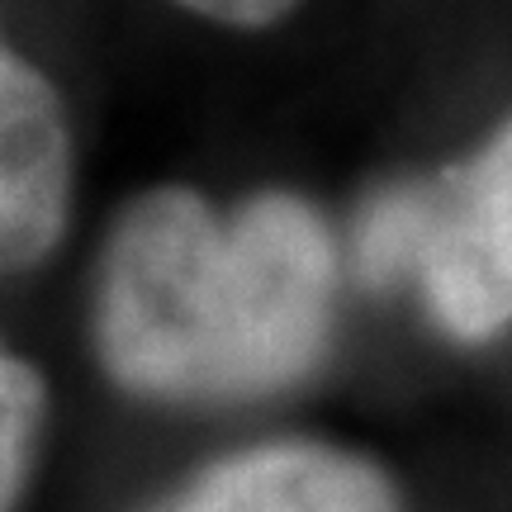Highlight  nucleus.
I'll use <instances>...</instances> for the list:
<instances>
[{
	"label": "nucleus",
	"mask_w": 512,
	"mask_h": 512,
	"mask_svg": "<svg viewBox=\"0 0 512 512\" xmlns=\"http://www.w3.org/2000/svg\"><path fill=\"white\" fill-rule=\"evenodd\" d=\"M337 247L299 195L233 209L162 185L114 223L95 280V351L162 403H247L313 375L332 337Z\"/></svg>",
	"instance_id": "obj_1"
},
{
	"label": "nucleus",
	"mask_w": 512,
	"mask_h": 512,
	"mask_svg": "<svg viewBox=\"0 0 512 512\" xmlns=\"http://www.w3.org/2000/svg\"><path fill=\"white\" fill-rule=\"evenodd\" d=\"M356 256L370 285L418 280L451 337H494L512 318V119L470 162L375 195L356 223Z\"/></svg>",
	"instance_id": "obj_2"
},
{
	"label": "nucleus",
	"mask_w": 512,
	"mask_h": 512,
	"mask_svg": "<svg viewBox=\"0 0 512 512\" xmlns=\"http://www.w3.org/2000/svg\"><path fill=\"white\" fill-rule=\"evenodd\" d=\"M72 219V128L53 81L0 38V280L34 271Z\"/></svg>",
	"instance_id": "obj_3"
},
{
	"label": "nucleus",
	"mask_w": 512,
	"mask_h": 512,
	"mask_svg": "<svg viewBox=\"0 0 512 512\" xmlns=\"http://www.w3.org/2000/svg\"><path fill=\"white\" fill-rule=\"evenodd\" d=\"M157 512H399L375 460L328 441H266L214 460Z\"/></svg>",
	"instance_id": "obj_4"
},
{
	"label": "nucleus",
	"mask_w": 512,
	"mask_h": 512,
	"mask_svg": "<svg viewBox=\"0 0 512 512\" xmlns=\"http://www.w3.org/2000/svg\"><path fill=\"white\" fill-rule=\"evenodd\" d=\"M48 418V384L0 342V512H15Z\"/></svg>",
	"instance_id": "obj_5"
},
{
	"label": "nucleus",
	"mask_w": 512,
	"mask_h": 512,
	"mask_svg": "<svg viewBox=\"0 0 512 512\" xmlns=\"http://www.w3.org/2000/svg\"><path fill=\"white\" fill-rule=\"evenodd\" d=\"M190 15L214 19V24H228V29H266L275 19H285L299 5V0H171Z\"/></svg>",
	"instance_id": "obj_6"
}]
</instances>
